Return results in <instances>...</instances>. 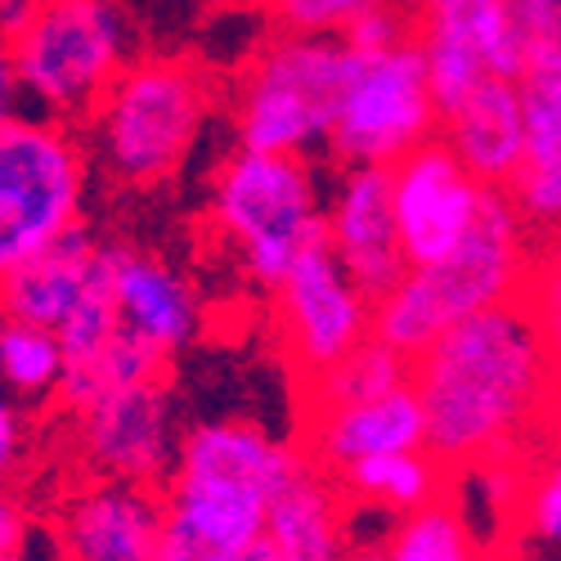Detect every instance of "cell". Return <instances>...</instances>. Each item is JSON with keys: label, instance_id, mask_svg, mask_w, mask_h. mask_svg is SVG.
Listing matches in <instances>:
<instances>
[{"label": "cell", "instance_id": "obj_1", "mask_svg": "<svg viewBox=\"0 0 561 561\" xmlns=\"http://www.w3.org/2000/svg\"><path fill=\"white\" fill-rule=\"evenodd\" d=\"M413 391L427 413V449L458 477L517 454L561 413V364L526 301L467 314L413 359Z\"/></svg>", "mask_w": 561, "mask_h": 561}, {"label": "cell", "instance_id": "obj_2", "mask_svg": "<svg viewBox=\"0 0 561 561\" xmlns=\"http://www.w3.org/2000/svg\"><path fill=\"white\" fill-rule=\"evenodd\" d=\"M306 454L252 417H203L180 432L162 481L153 561H233L265 535L270 503Z\"/></svg>", "mask_w": 561, "mask_h": 561}, {"label": "cell", "instance_id": "obj_3", "mask_svg": "<svg viewBox=\"0 0 561 561\" xmlns=\"http://www.w3.org/2000/svg\"><path fill=\"white\" fill-rule=\"evenodd\" d=\"M220 90L190 55H135L81 122L95 175L113 190L149 194L171 184L216 117Z\"/></svg>", "mask_w": 561, "mask_h": 561}, {"label": "cell", "instance_id": "obj_4", "mask_svg": "<svg viewBox=\"0 0 561 561\" xmlns=\"http://www.w3.org/2000/svg\"><path fill=\"white\" fill-rule=\"evenodd\" d=\"M530 261L535 229L503 190H494L477 225L449 256L423 270H404L400 284L373 301V337L404 359H417L449 323L522 301Z\"/></svg>", "mask_w": 561, "mask_h": 561}, {"label": "cell", "instance_id": "obj_5", "mask_svg": "<svg viewBox=\"0 0 561 561\" xmlns=\"http://www.w3.org/2000/svg\"><path fill=\"white\" fill-rule=\"evenodd\" d=\"M355 50L346 36L274 32L229 85V130L239 149L310 158L333 145Z\"/></svg>", "mask_w": 561, "mask_h": 561}, {"label": "cell", "instance_id": "obj_6", "mask_svg": "<svg viewBox=\"0 0 561 561\" xmlns=\"http://www.w3.org/2000/svg\"><path fill=\"white\" fill-rule=\"evenodd\" d=\"M329 190L310 158L233 145L207 184V225L256 288L274 293L301 252L323 243Z\"/></svg>", "mask_w": 561, "mask_h": 561}, {"label": "cell", "instance_id": "obj_7", "mask_svg": "<svg viewBox=\"0 0 561 561\" xmlns=\"http://www.w3.org/2000/svg\"><path fill=\"white\" fill-rule=\"evenodd\" d=\"M95 162L72 122L23 108L0 126V278L85 225Z\"/></svg>", "mask_w": 561, "mask_h": 561}, {"label": "cell", "instance_id": "obj_8", "mask_svg": "<svg viewBox=\"0 0 561 561\" xmlns=\"http://www.w3.org/2000/svg\"><path fill=\"white\" fill-rule=\"evenodd\" d=\"M10 55L23 104L77 126L135 59V27L117 0H36Z\"/></svg>", "mask_w": 561, "mask_h": 561}, {"label": "cell", "instance_id": "obj_9", "mask_svg": "<svg viewBox=\"0 0 561 561\" xmlns=\"http://www.w3.org/2000/svg\"><path fill=\"white\" fill-rule=\"evenodd\" d=\"M440 135V104L417 32L387 50H355L329 153L342 167H396Z\"/></svg>", "mask_w": 561, "mask_h": 561}, {"label": "cell", "instance_id": "obj_10", "mask_svg": "<svg viewBox=\"0 0 561 561\" xmlns=\"http://www.w3.org/2000/svg\"><path fill=\"white\" fill-rule=\"evenodd\" d=\"M278 351L301 382L329 373L373 337V297L346 274L329 243H314L293 261L274 288Z\"/></svg>", "mask_w": 561, "mask_h": 561}, {"label": "cell", "instance_id": "obj_11", "mask_svg": "<svg viewBox=\"0 0 561 561\" xmlns=\"http://www.w3.org/2000/svg\"><path fill=\"white\" fill-rule=\"evenodd\" d=\"M180 417L167 378L130 382L72 409V445L90 477L158 485L171 477L180 449Z\"/></svg>", "mask_w": 561, "mask_h": 561}, {"label": "cell", "instance_id": "obj_12", "mask_svg": "<svg viewBox=\"0 0 561 561\" xmlns=\"http://www.w3.org/2000/svg\"><path fill=\"white\" fill-rule=\"evenodd\" d=\"M387 171H391L396 229L409 270H423L449 256L485 211V198L494 194L481 175L462 167V158L440 135L417 145L409 158H400Z\"/></svg>", "mask_w": 561, "mask_h": 561}, {"label": "cell", "instance_id": "obj_13", "mask_svg": "<svg viewBox=\"0 0 561 561\" xmlns=\"http://www.w3.org/2000/svg\"><path fill=\"white\" fill-rule=\"evenodd\" d=\"M417 45L440 113L494 77L517 81L530 55V36L503 0H449L440 10L417 14Z\"/></svg>", "mask_w": 561, "mask_h": 561}, {"label": "cell", "instance_id": "obj_14", "mask_svg": "<svg viewBox=\"0 0 561 561\" xmlns=\"http://www.w3.org/2000/svg\"><path fill=\"white\" fill-rule=\"evenodd\" d=\"M104 270L122 329L158 359L175 364L203 337V297L171 256L139 243H104Z\"/></svg>", "mask_w": 561, "mask_h": 561}, {"label": "cell", "instance_id": "obj_15", "mask_svg": "<svg viewBox=\"0 0 561 561\" xmlns=\"http://www.w3.org/2000/svg\"><path fill=\"white\" fill-rule=\"evenodd\" d=\"M162 539V490L90 477L55 512L59 561H153Z\"/></svg>", "mask_w": 561, "mask_h": 561}, {"label": "cell", "instance_id": "obj_16", "mask_svg": "<svg viewBox=\"0 0 561 561\" xmlns=\"http://www.w3.org/2000/svg\"><path fill=\"white\" fill-rule=\"evenodd\" d=\"M323 243L333 248V256L346 265V274L373 301L400 284L409 261H404L400 229H396L387 167H342L333 175Z\"/></svg>", "mask_w": 561, "mask_h": 561}, {"label": "cell", "instance_id": "obj_17", "mask_svg": "<svg viewBox=\"0 0 561 561\" xmlns=\"http://www.w3.org/2000/svg\"><path fill=\"white\" fill-rule=\"evenodd\" d=\"M423 445H427V413L413 391V378L382 396L314 404L301 413V454L333 477L364 458L423 449Z\"/></svg>", "mask_w": 561, "mask_h": 561}, {"label": "cell", "instance_id": "obj_18", "mask_svg": "<svg viewBox=\"0 0 561 561\" xmlns=\"http://www.w3.org/2000/svg\"><path fill=\"white\" fill-rule=\"evenodd\" d=\"M440 139L462 158V167L481 175L490 190H507L512 175L530 158V130L522 90L512 77L477 85L467 100L440 113Z\"/></svg>", "mask_w": 561, "mask_h": 561}, {"label": "cell", "instance_id": "obj_19", "mask_svg": "<svg viewBox=\"0 0 561 561\" xmlns=\"http://www.w3.org/2000/svg\"><path fill=\"white\" fill-rule=\"evenodd\" d=\"M265 539L278 548L284 561H346L355 552L351 499L337 485V477L323 472L319 462L301 458L270 503Z\"/></svg>", "mask_w": 561, "mask_h": 561}, {"label": "cell", "instance_id": "obj_20", "mask_svg": "<svg viewBox=\"0 0 561 561\" xmlns=\"http://www.w3.org/2000/svg\"><path fill=\"white\" fill-rule=\"evenodd\" d=\"M100 265H104V239H95L81 225L55 248H45L27 265H19L10 278H0V310L59 333V323L100 278Z\"/></svg>", "mask_w": 561, "mask_h": 561}, {"label": "cell", "instance_id": "obj_21", "mask_svg": "<svg viewBox=\"0 0 561 561\" xmlns=\"http://www.w3.org/2000/svg\"><path fill=\"white\" fill-rule=\"evenodd\" d=\"M449 467L423 445V449H400V454H378L364 458L346 472H337V485L346 490L351 507H373L391 512V517H409V512L427 507L449 494Z\"/></svg>", "mask_w": 561, "mask_h": 561}, {"label": "cell", "instance_id": "obj_22", "mask_svg": "<svg viewBox=\"0 0 561 561\" xmlns=\"http://www.w3.org/2000/svg\"><path fill=\"white\" fill-rule=\"evenodd\" d=\"M64 373H68V355L55 329H41L32 319L0 310V387L27 404H41V400H59Z\"/></svg>", "mask_w": 561, "mask_h": 561}, {"label": "cell", "instance_id": "obj_23", "mask_svg": "<svg viewBox=\"0 0 561 561\" xmlns=\"http://www.w3.org/2000/svg\"><path fill=\"white\" fill-rule=\"evenodd\" d=\"M387 561H481V535L467 512L445 494L400 517L382 543Z\"/></svg>", "mask_w": 561, "mask_h": 561}, {"label": "cell", "instance_id": "obj_24", "mask_svg": "<svg viewBox=\"0 0 561 561\" xmlns=\"http://www.w3.org/2000/svg\"><path fill=\"white\" fill-rule=\"evenodd\" d=\"M517 90L530 130V158H561V14L530 41Z\"/></svg>", "mask_w": 561, "mask_h": 561}, {"label": "cell", "instance_id": "obj_25", "mask_svg": "<svg viewBox=\"0 0 561 561\" xmlns=\"http://www.w3.org/2000/svg\"><path fill=\"white\" fill-rule=\"evenodd\" d=\"M409 378H413V359H404L400 351L382 346L378 337H368L342 364H333L329 373H319V378L301 382V400H306V409H314V404H346V400H364V396H382L391 387H404Z\"/></svg>", "mask_w": 561, "mask_h": 561}, {"label": "cell", "instance_id": "obj_26", "mask_svg": "<svg viewBox=\"0 0 561 561\" xmlns=\"http://www.w3.org/2000/svg\"><path fill=\"white\" fill-rule=\"evenodd\" d=\"M517 522L530 543L561 552V413L543 427V445L526 462V490L517 503Z\"/></svg>", "mask_w": 561, "mask_h": 561}, {"label": "cell", "instance_id": "obj_27", "mask_svg": "<svg viewBox=\"0 0 561 561\" xmlns=\"http://www.w3.org/2000/svg\"><path fill=\"white\" fill-rule=\"evenodd\" d=\"M522 301L535 314V323H539V333H543L552 359L561 364V229L539 233Z\"/></svg>", "mask_w": 561, "mask_h": 561}, {"label": "cell", "instance_id": "obj_28", "mask_svg": "<svg viewBox=\"0 0 561 561\" xmlns=\"http://www.w3.org/2000/svg\"><path fill=\"white\" fill-rule=\"evenodd\" d=\"M274 32H323L342 36L355 19L396 5V0H261Z\"/></svg>", "mask_w": 561, "mask_h": 561}, {"label": "cell", "instance_id": "obj_29", "mask_svg": "<svg viewBox=\"0 0 561 561\" xmlns=\"http://www.w3.org/2000/svg\"><path fill=\"white\" fill-rule=\"evenodd\" d=\"M503 194L535 233L561 229V158H526Z\"/></svg>", "mask_w": 561, "mask_h": 561}, {"label": "cell", "instance_id": "obj_30", "mask_svg": "<svg viewBox=\"0 0 561 561\" xmlns=\"http://www.w3.org/2000/svg\"><path fill=\"white\" fill-rule=\"evenodd\" d=\"M27 449H32L27 400H19V396H10L5 387H0V494H10V485L19 481Z\"/></svg>", "mask_w": 561, "mask_h": 561}, {"label": "cell", "instance_id": "obj_31", "mask_svg": "<svg viewBox=\"0 0 561 561\" xmlns=\"http://www.w3.org/2000/svg\"><path fill=\"white\" fill-rule=\"evenodd\" d=\"M27 539H32L27 507L10 494H0V552H27Z\"/></svg>", "mask_w": 561, "mask_h": 561}, {"label": "cell", "instance_id": "obj_32", "mask_svg": "<svg viewBox=\"0 0 561 561\" xmlns=\"http://www.w3.org/2000/svg\"><path fill=\"white\" fill-rule=\"evenodd\" d=\"M503 5H507V14L517 19V27H522L530 41L561 14V0H503Z\"/></svg>", "mask_w": 561, "mask_h": 561}, {"label": "cell", "instance_id": "obj_33", "mask_svg": "<svg viewBox=\"0 0 561 561\" xmlns=\"http://www.w3.org/2000/svg\"><path fill=\"white\" fill-rule=\"evenodd\" d=\"M23 113V85H19V72H14V55H10V41L0 36V126L10 117Z\"/></svg>", "mask_w": 561, "mask_h": 561}, {"label": "cell", "instance_id": "obj_34", "mask_svg": "<svg viewBox=\"0 0 561 561\" xmlns=\"http://www.w3.org/2000/svg\"><path fill=\"white\" fill-rule=\"evenodd\" d=\"M36 10V0H0V36H14L23 23H27V14Z\"/></svg>", "mask_w": 561, "mask_h": 561}, {"label": "cell", "instance_id": "obj_35", "mask_svg": "<svg viewBox=\"0 0 561 561\" xmlns=\"http://www.w3.org/2000/svg\"><path fill=\"white\" fill-rule=\"evenodd\" d=\"M233 561H284V557H278V548H274V543L261 535L256 543H248V548H243L239 557H233Z\"/></svg>", "mask_w": 561, "mask_h": 561}, {"label": "cell", "instance_id": "obj_36", "mask_svg": "<svg viewBox=\"0 0 561 561\" xmlns=\"http://www.w3.org/2000/svg\"><path fill=\"white\" fill-rule=\"evenodd\" d=\"M346 561H387V552H382V543H378V548L368 543V548H355V552H351Z\"/></svg>", "mask_w": 561, "mask_h": 561}, {"label": "cell", "instance_id": "obj_37", "mask_svg": "<svg viewBox=\"0 0 561 561\" xmlns=\"http://www.w3.org/2000/svg\"><path fill=\"white\" fill-rule=\"evenodd\" d=\"M404 5H409L413 14H427V10H440V5H449V0H404Z\"/></svg>", "mask_w": 561, "mask_h": 561}, {"label": "cell", "instance_id": "obj_38", "mask_svg": "<svg viewBox=\"0 0 561 561\" xmlns=\"http://www.w3.org/2000/svg\"><path fill=\"white\" fill-rule=\"evenodd\" d=\"M0 561H27V552H0Z\"/></svg>", "mask_w": 561, "mask_h": 561}]
</instances>
